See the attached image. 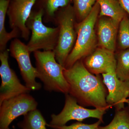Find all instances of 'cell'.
Here are the masks:
<instances>
[{
  "instance_id": "obj_1",
  "label": "cell",
  "mask_w": 129,
  "mask_h": 129,
  "mask_svg": "<svg viewBox=\"0 0 129 129\" xmlns=\"http://www.w3.org/2000/svg\"><path fill=\"white\" fill-rule=\"evenodd\" d=\"M69 85V94L79 105L95 108H111L106 101L107 89L99 75H94L86 68L82 60L63 70Z\"/></svg>"
},
{
  "instance_id": "obj_2",
  "label": "cell",
  "mask_w": 129,
  "mask_h": 129,
  "mask_svg": "<svg viewBox=\"0 0 129 129\" xmlns=\"http://www.w3.org/2000/svg\"><path fill=\"white\" fill-rule=\"evenodd\" d=\"M34 53L37 78L43 83L44 89L50 92L69 94V85L63 74L64 68L57 61L54 52L39 50Z\"/></svg>"
},
{
  "instance_id": "obj_3",
  "label": "cell",
  "mask_w": 129,
  "mask_h": 129,
  "mask_svg": "<svg viewBox=\"0 0 129 129\" xmlns=\"http://www.w3.org/2000/svg\"><path fill=\"white\" fill-rule=\"evenodd\" d=\"M100 10V6L97 2L88 17L80 22H76V42L66 60L64 68L72 67L76 62L89 55L96 48L98 40L95 27Z\"/></svg>"
},
{
  "instance_id": "obj_4",
  "label": "cell",
  "mask_w": 129,
  "mask_h": 129,
  "mask_svg": "<svg viewBox=\"0 0 129 129\" xmlns=\"http://www.w3.org/2000/svg\"><path fill=\"white\" fill-rule=\"evenodd\" d=\"M53 23L59 30L57 45L53 51L57 61L64 67L77 38L76 16L73 7L70 5L59 9L56 13Z\"/></svg>"
},
{
  "instance_id": "obj_5",
  "label": "cell",
  "mask_w": 129,
  "mask_h": 129,
  "mask_svg": "<svg viewBox=\"0 0 129 129\" xmlns=\"http://www.w3.org/2000/svg\"><path fill=\"white\" fill-rule=\"evenodd\" d=\"M44 12L42 9L31 12L26 22V26L31 31V36L27 45L29 52H34L42 50L54 51L58 42V28L46 26L43 22Z\"/></svg>"
},
{
  "instance_id": "obj_6",
  "label": "cell",
  "mask_w": 129,
  "mask_h": 129,
  "mask_svg": "<svg viewBox=\"0 0 129 129\" xmlns=\"http://www.w3.org/2000/svg\"><path fill=\"white\" fill-rule=\"evenodd\" d=\"M64 107L60 113L52 114L49 124L55 126H62L71 120L81 122L85 119L95 118L103 121V117L106 111L110 108H95L91 109L85 108L77 102L76 99L69 94H65Z\"/></svg>"
},
{
  "instance_id": "obj_7",
  "label": "cell",
  "mask_w": 129,
  "mask_h": 129,
  "mask_svg": "<svg viewBox=\"0 0 129 129\" xmlns=\"http://www.w3.org/2000/svg\"><path fill=\"white\" fill-rule=\"evenodd\" d=\"M38 103L29 93L5 100L0 105V129H9L12 122L37 109Z\"/></svg>"
},
{
  "instance_id": "obj_8",
  "label": "cell",
  "mask_w": 129,
  "mask_h": 129,
  "mask_svg": "<svg viewBox=\"0 0 129 129\" xmlns=\"http://www.w3.org/2000/svg\"><path fill=\"white\" fill-rule=\"evenodd\" d=\"M9 50L11 56L17 62L25 86L31 90L40 89L42 85L36 80L37 78V70L32 66L30 57V52L27 45L16 38L11 42Z\"/></svg>"
},
{
  "instance_id": "obj_9",
  "label": "cell",
  "mask_w": 129,
  "mask_h": 129,
  "mask_svg": "<svg viewBox=\"0 0 129 129\" xmlns=\"http://www.w3.org/2000/svg\"><path fill=\"white\" fill-rule=\"evenodd\" d=\"M9 49L0 52V75L2 79L0 87V105L5 100L23 93H29L31 90L21 84L17 75L10 68L8 62Z\"/></svg>"
},
{
  "instance_id": "obj_10",
  "label": "cell",
  "mask_w": 129,
  "mask_h": 129,
  "mask_svg": "<svg viewBox=\"0 0 129 129\" xmlns=\"http://www.w3.org/2000/svg\"><path fill=\"white\" fill-rule=\"evenodd\" d=\"M37 0H12L7 12L9 27L12 29H17L21 37L25 41L29 39L30 31L26 26L32 8Z\"/></svg>"
},
{
  "instance_id": "obj_11",
  "label": "cell",
  "mask_w": 129,
  "mask_h": 129,
  "mask_svg": "<svg viewBox=\"0 0 129 129\" xmlns=\"http://www.w3.org/2000/svg\"><path fill=\"white\" fill-rule=\"evenodd\" d=\"M102 76L108 91L106 98L108 105L114 107L115 110L124 108V104L129 98V81L118 79L115 72L103 74Z\"/></svg>"
},
{
  "instance_id": "obj_12",
  "label": "cell",
  "mask_w": 129,
  "mask_h": 129,
  "mask_svg": "<svg viewBox=\"0 0 129 129\" xmlns=\"http://www.w3.org/2000/svg\"><path fill=\"white\" fill-rule=\"evenodd\" d=\"M82 60L86 68L95 75L115 72V53L105 48H96Z\"/></svg>"
},
{
  "instance_id": "obj_13",
  "label": "cell",
  "mask_w": 129,
  "mask_h": 129,
  "mask_svg": "<svg viewBox=\"0 0 129 129\" xmlns=\"http://www.w3.org/2000/svg\"><path fill=\"white\" fill-rule=\"evenodd\" d=\"M98 20V45L114 52L120 22L105 16L99 17Z\"/></svg>"
},
{
  "instance_id": "obj_14",
  "label": "cell",
  "mask_w": 129,
  "mask_h": 129,
  "mask_svg": "<svg viewBox=\"0 0 129 129\" xmlns=\"http://www.w3.org/2000/svg\"><path fill=\"white\" fill-rule=\"evenodd\" d=\"M10 0H0V52L6 50L9 41L21 36L18 29H13L7 32L5 28V20Z\"/></svg>"
},
{
  "instance_id": "obj_15",
  "label": "cell",
  "mask_w": 129,
  "mask_h": 129,
  "mask_svg": "<svg viewBox=\"0 0 129 129\" xmlns=\"http://www.w3.org/2000/svg\"><path fill=\"white\" fill-rule=\"evenodd\" d=\"M97 2L100 7L99 17H108L120 22L124 18L128 16L118 0H98Z\"/></svg>"
},
{
  "instance_id": "obj_16",
  "label": "cell",
  "mask_w": 129,
  "mask_h": 129,
  "mask_svg": "<svg viewBox=\"0 0 129 129\" xmlns=\"http://www.w3.org/2000/svg\"><path fill=\"white\" fill-rule=\"evenodd\" d=\"M70 2L71 0H41L39 9L44 12L43 21L46 23H53L56 13L70 5Z\"/></svg>"
},
{
  "instance_id": "obj_17",
  "label": "cell",
  "mask_w": 129,
  "mask_h": 129,
  "mask_svg": "<svg viewBox=\"0 0 129 129\" xmlns=\"http://www.w3.org/2000/svg\"><path fill=\"white\" fill-rule=\"evenodd\" d=\"M47 124L40 111L36 109L24 115L17 126L22 129H47Z\"/></svg>"
},
{
  "instance_id": "obj_18",
  "label": "cell",
  "mask_w": 129,
  "mask_h": 129,
  "mask_svg": "<svg viewBox=\"0 0 129 129\" xmlns=\"http://www.w3.org/2000/svg\"><path fill=\"white\" fill-rule=\"evenodd\" d=\"M115 55L116 76L120 80L129 81V48L119 50Z\"/></svg>"
},
{
  "instance_id": "obj_19",
  "label": "cell",
  "mask_w": 129,
  "mask_h": 129,
  "mask_svg": "<svg viewBox=\"0 0 129 129\" xmlns=\"http://www.w3.org/2000/svg\"><path fill=\"white\" fill-rule=\"evenodd\" d=\"M99 129H129V107L115 110V115L110 123Z\"/></svg>"
},
{
  "instance_id": "obj_20",
  "label": "cell",
  "mask_w": 129,
  "mask_h": 129,
  "mask_svg": "<svg viewBox=\"0 0 129 129\" xmlns=\"http://www.w3.org/2000/svg\"><path fill=\"white\" fill-rule=\"evenodd\" d=\"M98 0H73L77 23L82 22L88 16Z\"/></svg>"
},
{
  "instance_id": "obj_21",
  "label": "cell",
  "mask_w": 129,
  "mask_h": 129,
  "mask_svg": "<svg viewBox=\"0 0 129 129\" xmlns=\"http://www.w3.org/2000/svg\"><path fill=\"white\" fill-rule=\"evenodd\" d=\"M119 50L129 48V16H126L120 21L117 36Z\"/></svg>"
},
{
  "instance_id": "obj_22",
  "label": "cell",
  "mask_w": 129,
  "mask_h": 129,
  "mask_svg": "<svg viewBox=\"0 0 129 129\" xmlns=\"http://www.w3.org/2000/svg\"><path fill=\"white\" fill-rule=\"evenodd\" d=\"M103 121L98 120V122L92 124H86L80 122L74 123L69 125L55 126L47 124V126L53 129H99L100 125Z\"/></svg>"
},
{
  "instance_id": "obj_23",
  "label": "cell",
  "mask_w": 129,
  "mask_h": 129,
  "mask_svg": "<svg viewBox=\"0 0 129 129\" xmlns=\"http://www.w3.org/2000/svg\"><path fill=\"white\" fill-rule=\"evenodd\" d=\"M120 5L129 16V0H119Z\"/></svg>"
},
{
  "instance_id": "obj_24",
  "label": "cell",
  "mask_w": 129,
  "mask_h": 129,
  "mask_svg": "<svg viewBox=\"0 0 129 129\" xmlns=\"http://www.w3.org/2000/svg\"><path fill=\"white\" fill-rule=\"evenodd\" d=\"M126 103H127V104H128V107H129V99H127Z\"/></svg>"
},
{
  "instance_id": "obj_25",
  "label": "cell",
  "mask_w": 129,
  "mask_h": 129,
  "mask_svg": "<svg viewBox=\"0 0 129 129\" xmlns=\"http://www.w3.org/2000/svg\"><path fill=\"white\" fill-rule=\"evenodd\" d=\"M12 128L13 129H16V127H15V126H14V125H13V126Z\"/></svg>"
},
{
  "instance_id": "obj_26",
  "label": "cell",
  "mask_w": 129,
  "mask_h": 129,
  "mask_svg": "<svg viewBox=\"0 0 129 129\" xmlns=\"http://www.w3.org/2000/svg\"><path fill=\"white\" fill-rule=\"evenodd\" d=\"M118 1H119V0H118Z\"/></svg>"
}]
</instances>
